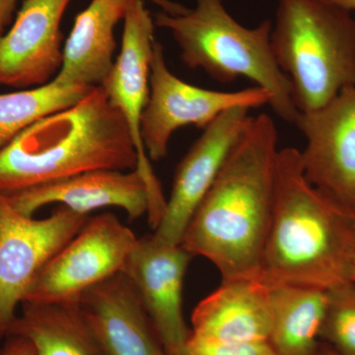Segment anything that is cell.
<instances>
[{"mask_svg": "<svg viewBox=\"0 0 355 355\" xmlns=\"http://www.w3.org/2000/svg\"><path fill=\"white\" fill-rule=\"evenodd\" d=\"M349 280L355 284V254L352 259V266H350Z\"/></svg>", "mask_w": 355, "mask_h": 355, "instance_id": "cell-27", "label": "cell"}, {"mask_svg": "<svg viewBox=\"0 0 355 355\" xmlns=\"http://www.w3.org/2000/svg\"><path fill=\"white\" fill-rule=\"evenodd\" d=\"M0 355H37L34 345L23 336H7L3 347L0 349Z\"/></svg>", "mask_w": 355, "mask_h": 355, "instance_id": "cell-23", "label": "cell"}, {"mask_svg": "<svg viewBox=\"0 0 355 355\" xmlns=\"http://www.w3.org/2000/svg\"><path fill=\"white\" fill-rule=\"evenodd\" d=\"M71 0H25L0 39V85H44L62 64L60 22Z\"/></svg>", "mask_w": 355, "mask_h": 355, "instance_id": "cell-13", "label": "cell"}, {"mask_svg": "<svg viewBox=\"0 0 355 355\" xmlns=\"http://www.w3.org/2000/svg\"><path fill=\"white\" fill-rule=\"evenodd\" d=\"M316 355H340L338 354H336L335 350L330 349V350H323V352H319V349H318L317 354Z\"/></svg>", "mask_w": 355, "mask_h": 355, "instance_id": "cell-28", "label": "cell"}, {"mask_svg": "<svg viewBox=\"0 0 355 355\" xmlns=\"http://www.w3.org/2000/svg\"><path fill=\"white\" fill-rule=\"evenodd\" d=\"M17 0H0V39L12 20Z\"/></svg>", "mask_w": 355, "mask_h": 355, "instance_id": "cell-24", "label": "cell"}, {"mask_svg": "<svg viewBox=\"0 0 355 355\" xmlns=\"http://www.w3.org/2000/svg\"><path fill=\"white\" fill-rule=\"evenodd\" d=\"M22 307L7 336L27 338L37 355H106L89 328L78 300L57 304L23 302Z\"/></svg>", "mask_w": 355, "mask_h": 355, "instance_id": "cell-18", "label": "cell"}, {"mask_svg": "<svg viewBox=\"0 0 355 355\" xmlns=\"http://www.w3.org/2000/svg\"><path fill=\"white\" fill-rule=\"evenodd\" d=\"M153 18L156 27L171 33L187 67L202 69L221 83L249 79L270 93V106L280 119L295 123L299 111L291 83L273 55L272 21L244 27L228 12L224 0H196L195 8L182 15L160 11Z\"/></svg>", "mask_w": 355, "mask_h": 355, "instance_id": "cell-4", "label": "cell"}, {"mask_svg": "<svg viewBox=\"0 0 355 355\" xmlns=\"http://www.w3.org/2000/svg\"><path fill=\"white\" fill-rule=\"evenodd\" d=\"M160 7L163 12L170 14V15H182L188 12V7L184 6L183 4L178 3V2L172 1V0H148Z\"/></svg>", "mask_w": 355, "mask_h": 355, "instance_id": "cell-25", "label": "cell"}, {"mask_svg": "<svg viewBox=\"0 0 355 355\" xmlns=\"http://www.w3.org/2000/svg\"><path fill=\"white\" fill-rule=\"evenodd\" d=\"M322 1L328 2V3L340 7L345 10L350 11V12L355 10V0H322Z\"/></svg>", "mask_w": 355, "mask_h": 355, "instance_id": "cell-26", "label": "cell"}, {"mask_svg": "<svg viewBox=\"0 0 355 355\" xmlns=\"http://www.w3.org/2000/svg\"><path fill=\"white\" fill-rule=\"evenodd\" d=\"M139 157L123 114L102 86L44 116L0 150V191L33 188L96 170L130 171Z\"/></svg>", "mask_w": 355, "mask_h": 355, "instance_id": "cell-3", "label": "cell"}, {"mask_svg": "<svg viewBox=\"0 0 355 355\" xmlns=\"http://www.w3.org/2000/svg\"><path fill=\"white\" fill-rule=\"evenodd\" d=\"M89 216L58 207L43 219L24 216L0 191V340L6 338L32 282Z\"/></svg>", "mask_w": 355, "mask_h": 355, "instance_id": "cell-6", "label": "cell"}, {"mask_svg": "<svg viewBox=\"0 0 355 355\" xmlns=\"http://www.w3.org/2000/svg\"><path fill=\"white\" fill-rule=\"evenodd\" d=\"M279 133L253 116L191 217L182 246L216 266L222 280L259 275L275 202Z\"/></svg>", "mask_w": 355, "mask_h": 355, "instance_id": "cell-1", "label": "cell"}, {"mask_svg": "<svg viewBox=\"0 0 355 355\" xmlns=\"http://www.w3.org/2000/svg\"><path fill=\"white\" fill-rule=\"evenodd\" d=\"M193 254L182 245L139 238L123 272L135 287L166 355H180L191 336L184 322V275Z\"/></svg>", "mask_w": 355, "mask_h": 355, "instance_id": "cell-11", "label": "cell"}, {"mask_svg": "<svg viewBox=\"0 0 355 355\" xmlns=\"http://www.w3.org/2000/svg\"><path fill=\"white\" fill-rule=\"evenodd\" d=\"M250 110L237 107L217 116L178 165L164 214L154 229L158 241L182 244L191 217L249 127Z\"/></svg>", "mask_w": 355, "mask_h": 355, "instance_id": "cell-12", "label": "cell"}, {"mask_svg": "<svg viewBox=\"0 0 355 355\" xmlns=\"http://www.w3.org/2000/svg\"><path fill=\"white\" fill-rule=\"evenodd\" d=\"M94 87L53 83L19 92L0 94V150L44 116L73 106Z\"/></svg>", "mask_w": 355, "mask_h": 355, "instance_id": "cell-20", "label": "cell"}, {"mask_svg": "<svg viewBox=\"0 0 355 355\" xmlns=\"http://www.w3.org/2000/svg\"><path fill=\"white\" fill-rule=\"evenodd\" d=\"M137 239L114 214L89 217L40 270L23 302L57 304L78 300L91 287L123 272Z\"/></svg>", "mask_w": 355, "mask_h": 355, "instance_id": "cell-7", "label": "cell"}, {"mask_svg": "<svg viewBox=\"0 0 355 355\" xmlns=\"http://www.w3.org/2000/svg\"><path fill=\"white\" fill-rule=\"evenodd\" d=\"M352 217H354V220L355 222V210L354 212H352Z\"/></svg>", "mask_w": 355, "mask_h": 355, "instance_id": "cell-29", "label": "cell"}, {"mask_svg": "<svg viewBox=\"0 0 355 355\" xmlns=\"http://www.w3.org/2000/svg\"><path fill=\"white\" fill-rule=\"evenodd\" d=\"M78 303L106 355H166L135 287L123 272L91 287Z\"/></svg>", "mask_w": 355, "mask_h": 355, "instance_id": "cell-16", "label": "cell"}, {"mask_svg": "<svg viewBox=\"0 0 355 355\" xmlns=\"http://www.w3.org/2000/svg\"><path fill=\"white\" fill-rule=\"evenodd\" d=\"M270 331V286L259 275L222 280L191 316V338L205 342H268Z\"/></svg>", "mask_w": 355, "mask_h": 355, "instance_id": "cell-15", "label": "cell"}, {"mask_svg": "<svg viewBox=\"0 0 355 355\" xmlns=\"http://www.w3.org/2000/svg\"><path fill=\"white\" fill-rule=\"evenodd\" d=\"M7 195L27 216L51 203L84 216L104 207H120L130 219L144 216L149 207L146 181L137 169L96 170Z\"/></svg>", "mask_w": 355, "mask_h": 355, "instance_id": "cell-14", "label": "cell"}, {"mask_svg": "<svg viewBox=\"0 0 355 355\" xmlns=\"http://www.w3.org/2000/svg\"><path fill=\"white\" fill-rule=\"evenodd\" d=\"M327 304V289L291 284L270 286L272 331L268 343L277 354H317Z\"/></svg>", "mask_w": 355, "mask_h": 355, "instance_id": "cell-19", "label": "cell"}, {"mask_svg": "<svg viewBox=\"0 0 355 355\" xmlns=\"http://www.w3.org/2000/svg\"><path fill=\"white\" fill-rule=\"evenodd\" d=\"M272 46L288 76L299 112L331 102L355 87V19L322 0H279Z\"/></svg>", "mask_w": 355, "mask_h": 355, "instance_id": "cell-5", "label": "cell"}, {"mask_svg": "<svg viewBox=\"0 0 355 355\" xmlns=\"http://www.w3.org/2000/svg\"><path fill=\"white\" fill-rule=\"evenodd\" d=\"M270 93L254 87L222 92L184 83L168 69L164 49L154 44L149 76V98L141 118V139L148 158L159 161L167 156L168 144L178 128L193 125L209 127L228 110L270 105Z\"/></svg>", "mask_w": 355, "mask_h": 355, "instance_id": "cell-8", "label": "cell"}, {"mask_svg": "<svg viewBox=\"0 0 355 355\" xmlns=\"http://www.w3.org/2000/svg\"><path fill=\"white\" fill-rule=\"evenodd\" d=\"M130 0H91L77 14L62 50V64L53 83L64 86H101L114 64V30L125 17Z\"/></svg>", "mask_w": 355, "mask_h": 355, "instance_id": "cell-17", "label": "cell"}, {"mask_svg": "<svg viewBox=\"0 0 355 355\" xmlns=\"http://www.w3.org/2000/svg\"><path fill=\"white\" fill-rule=\"evenodd\" d=\"M355 222L306 179L300 151L279 149L272 220L259 277L280 284L328 289L349 280Z\"/></svg>", "mask_w": 355, "mask_h": 355, "instance_id": "cell-2", "label": "cell"}, {"mask_svg": "<svg viewBox=\"0 0 355 355\" xmlns=\"http://www.w3.org/2000/svg\"><path fill=\"white\" fill-rule=\"evenodd\" d=\"M180 355H279L268 342L218 343L189 338Z\"/></svg>", "mask_w": 355, "mask_h": 355, "instance_id": "cell-22", "label": "cell"}, {"mask_svg": "<svg viewBox=\"0 0 355 355\" xmlns=\"http://www.w3.org/2000/svg\"><path fill=\"white\" fill-rule=\"evenodd\" d=\"M294 125L306 139L300 151L306 179L347 211L355 210V87L311 112Z\"/></svg>", "mask_w": 355, "mask_h": 355, "instance_id": "cell-10", "label": "cell"}, {"mask_svg": "<svg viewBox=\"0 0 355 355\" xmlns=\"http://www.w3.org/2000/svg\"><path fill=\"white\" fill-rule=\"evenodd\" d=\"M320 338L340 355H355V284L347 280L328 289Z\"/></svg>", "mask_w": 355, "mask_h": 355, "instance_id": "cell-21", "label": "cell"}, {"mask_svg": "<svg viewBox=\"0 0 355 355\" xmlns=\"http://www.w3.org/2000/svg\"><path fill=\"white\" fill-rule=\"evenodd\" d=\"M123 23L120 55L101 86L127 123L139 157L137 169L144 177L148 191L147 214L154 230L162 218L167 200L151 168L140 127L149 98V76L156 42L154 38L156 26L153 16L144 6V0H130Z\"/></svg>", "mask_w": 355, "mask_h": 355, "instance_id": "cell-9", "label": "cell"}]
</instances>
